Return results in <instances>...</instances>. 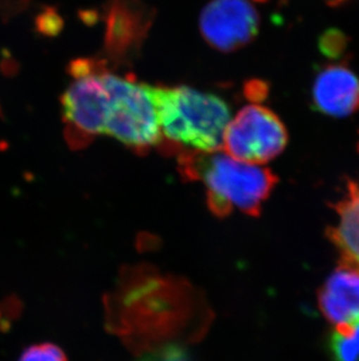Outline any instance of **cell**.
<instances>
[{"instance_id": "obj_3", "label": "cell", "mask_w": 359, "mask_h": 361, "mask_svg": "<svg viewBox=\"0 0 359 361\" xmlns=\"http://www.w3.org/2000/svg\"><path fill=\"white\" fill-rule=\"evenodd\" d=\"M108 102L104 135L145 154L163 143L154 87L106 72Z\"/></svg>"}, {"instance_id": "obj_12", "label": "cell", "mask_w": 359, "mask_h": 361, "mask_svg": "<svg viewBox=\"0 0 359 361\" xmlns=\"http://www.w3.org/2000/svg\"><path fill=\"white\" fill-rule=\"evenodd\" d=\"M349 47V39L339 28H328L320 35L319 51L330 60L346 58Z\"/></svg>"}, {"instance_id": "obj_15", "label": "cell", "mask_w": 359, "mask_h": 361, "mask_svg": "<svg viewBox=\"0 0 359 361\" xmlns=\"http://www.w3.org/2000/svg\"><path fill=\"white\" fill-rule=\"evenodd\" d=\"M270 94V85L263 80H250L244 85V95L253 103L264 102Z\"/></svg>"}, {"instance_id": "obj_10", "label": "cell", "mask_w": 359, "mask_h": 361, "mask_svg": "<svg viewBox=\"0 0 359 361\" xmlns=\"http://www.w3.org/2000/svg\"><path fill=\"white\" fill-rule=\"evenodd\" d=\"M143 16V10L134 5L133 0H112L108 12V46L112 51H129L130 42L136 40L137 32L143 35V25L137 24V18ZM139 39V37H137Z\"/></svg>"}, {"instance_id": "obj_14", "label": "cell", "mask_w": 359, "mask_h": 361, "mask_svg": "<svg viewBox=\"0 0 359 361\" xmlns=\"http://www.w3.org/2000/svg\"><path fill=\"white\" fill-rule=\"evenodd\" d=\"M138 361H190L188 353L179 345H165L141 355Z\"/></svg>"}, {"instance_id": "obj_17", "label": "cell", "mask_w": 359, "mask_h": 361, "mask_svg": "<svg viewBox=\"0 0 359 361\" xmlns=\"http://www.w3.org/2000/svg\"><path fill=\"white\" fill-rule=\"evenodd\" d=\"M254 1H258V3H265V1H267V0H254Z\"/></svg>"}, {"instance_id": "obj_4", "label": "cell", "mask_w": 359, "mask_h": 361, "mask_svg": "<svg viewBox=\"0 0 359 361\" xmlns=\"http://www.w3.org/2000/svg\"><path fill=\"white\" fill-rule=\"evenodd\" d=\"M106 66L94 59L76 60L70 66L74 81L62 95L65 138L73 149L88 147L104 135L108 92Z\"/></svg>"}, {"instance_id": "obj_13", "label": "cell", "mask_w": 359, "mask_h": 361, "mask_svg": "<svg viewBox=\"0 0 359 361\" xmlns=\"http://www.w3.org/2000/svg\"><path fill=\"white\" fill-rule=\"evenodd\" d=\"M19 361H68V359L58 346L46 343L28 348Z\"/></svg>"}, {"instance_id": "obj_11", "label": "cell", "mask_w": 359, "mask_h": 361, "mask_svg": "<svg viewBox=\"0 0 359 361\" xmlns=\"http://www.w3.org/2000/svg\"><path fill=\"white\" fill-rule=\"evenodd\" d=\"M328 348L332 361H359V319L336 325Z\"/></svg>"}, {"instance_id": "obj_5", "label": "cell", "mask_w": 359, "mask_h": 361, "mask_svg": "<svg viewBox=\"0 0 359 361\" xmlns=\"http://www.w3.org/2000/svg\"><path fill=\"white\" fill-rule=\"evenodd\" d=\"M288 138L287 128L277 114L260 104H250L229 123L223 149L234 159L261 165L280 156Z\"/></svg>"}, {"instance_id": "obj_8", "label": "cell", "mask_w": 359, "mask_h": 361, "mask_svg": "<svg viewBox=\"0 0 359 361\" xmlns=\"http://www.w3.org/2000/svg\"><path fill=\"white\" fill-rule=\"evenodd\" d=\"M319 307L332 324L350 323L359 319V274L346 267L329 276L317 293Z\"/></svg>"}, {"instance_id": "obj_7", "label": "cell", "mask_w": 359, "mask_h": 361, "mask_svg": "<svg viewBox=\"0 0 359 361\" xmlns=\"http://www.w3.org/2000/svg\"><path fill=\"white\" fill-rule=\"evenodd\" d=\"M313 108L334 118L359 111V78L346 63H329L320 69L312 85Z\"/></svg>"}, {"instance_id": "obj_1", "label": "cell", "mask_w": 359, "mask_h": 361, "mask_svg": "<svg viewBox=\"0 0 359 361\" xmlns=\"http://www.w3.org/2000/svg\"><path fill=\"white\" fill-rule=\"evenodd\" d=\"M177 158L183 179L203 183L208 208L217 218H227L234 208L257 218L279 183L267 167L237 161L220 151H182Z\"/></svg>"}, {"instance_id": "obj_2", "label": "cell", "mask_w": 359, "mask_h": 361, "mask_svg": "<svg viewBox=\"0 0 359 361\" xmlns=\"http://www.w3.org/2000/svg\"><path fill=\"white\" fill-rule=\"evenodd\" d=\"M154 95L161 145L167 151L218 152L223 149L231 110L222 97L188 85H156Z\"/></svg>"}, {"instance_id": "obj_16", "label": "cell", "mask_w": 359, "mask_h": 361, "mask_svg": "<svg viewBox=\"0 0 359 361\" xmlns=\"http://www.w3.org/2000/svg\"><path fill=\"white\" fill-rule=\"evenodd\" d=\"M346 0H327V3L330 6H339L341 4L346 3Z\"/></svg>"}, {"instance_id": "obj_9", "label": "cell", "mask_w": 359, "mask_h": 361, "mask_svg": "<svg viewBox=\"0 0 359 361\" xmlns=\"http://www.w3.org/2000/svg\"><path fill=\"white\" fill-rule=\"evenodd\" d=\"M332 206L339 225L329 227L327 236L339 252V266L359 274V180L348 181L346 195Z\"/></svg>"}, {"instance_id": "obj_6", "label": "cell", "mask_w": 359, "mask_h": 361, "mask_svg": "<svg viewBox=\"0 0 359 361\" xmlns=\"http://www.w3.org/2000/svg\"><path fill=\"white\" fill-rule=\"evenodd\" d=\"M260 18L248 0H211L200 16V31L211 47L231 53L251 44Z\"/></svg>"}]
</instances>
